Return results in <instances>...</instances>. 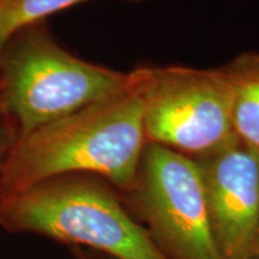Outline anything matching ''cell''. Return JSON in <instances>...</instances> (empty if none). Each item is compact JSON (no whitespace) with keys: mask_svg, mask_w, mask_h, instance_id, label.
I'll use <instances>...</instances> for the list:
<instances>
[{"mask_svg":"<svg viewBox=\"0 0 259 259\" xmlns=\"http://www.w3.org/2000/svg\"><path fill=\"white\" fill-rule=\"evenodd\" d=\"M42 126L16 142L0 167V196L54 178L89 173L132 191L145 147L141 82Z\"/></svg>","mask_w":259,"mask_h":259,"instance_id":"obj_1","label":"cell"},{"mask_svg":"<svg viewBox=\"0 0 259 259\" xmlns=\"http://www.w3.org/2000/svg\"><path fill=\"white\" fill-rule=\"evenodd\" d=\"M0 52V106L18 124V138L132 89L142 69L119 72L63 50L37 23Z\"/></svg>","mask_w":259,"mask_h":259,"instance_id":"obj_2","label":"cell"},{"mask_svg":"<svg viewBox=\"0 0 259 259\" xmlns=\"http://www.w3.org/2000/svg\"><path fill=\"white\" fill-rule=\"evenodd\" d=\"M0 227L90 248L112 259H169L111 190L76 174L0 196Z\"/></svg>","mask_w":259,"mask_h":259,"instance_id":"obj_3","label":"cell"},{"mask_svg":"<svg viewBox=\"0 0 259 259\" xmlns=\"http://www.w3.org/2000/svg\"><path fill=\"white\" fill-rule=\"evenodd\" d=\"M145 138L186 156L203 158L233 142V82L227 66L143 69Z\"/></svg>","mask_w":259,"mask_h":259,"instance_id":"obj_4","label":"cell"},{"mask_svg":"<svg viewBox=\"0 0 259 259\" xmlns=\"http://www.w3.org/2000/svg\"><path fill=\"white\" fill-rule=\"evenodd\" d=\"M155 244L169 259H223L210 225L199 162L148 142L132 190Z\"/></svg>","mask_w":259,"mask_h":259,"instance_id":"obj_5","label":"cell"},{"mask_svg":"<svg viewBox=\"0 0 259 259\" xmlns=\"http://www.w3.org/2000/svg\"><path fill=\"white\" fill-rule=\"evenodd\" d=\"M210 225L223 259H250L259 242V161L239 139L199 158Z\"/></svg>","mask_w":259,"mask_h":259,"instance_id":"obj_6","label":"cell"},{"mask_svg":"<svg viewBox=\"0 0 259 259\" xmlns=\"http://www.w3.org/2000/svg\"><path fill=\"white\" fill-rule=\"evenodd\" d=\"M233 82V128L236 138L259 156V52L227 65Z\"/></svg>","mask_w":259,"mask_h":259,"instance_id":"obj_7","label":"cell"},{"mask_svg":"<svg viewBox=\"0 0 259 259\" xmlns=\"http://www.w3.org/2000/svg\"><path fill=\"white\" fill-rule=\"evenodd\" d=\"M83 0H0V52L22 29Z\"/></svg>","mask_w":259,"mask_h":259,"instance_id":"obj_8","label":"cell"},{"mask_svg":"<svg viewBox=\"0 0 259 259\" xmlns=\"http://www.w3.org/2000/svg\"><path fill=\"white\" fill-rule=\"evenodd\" d=\"M71 252H72V255L74 259H99L96 255H94L92 252L85 250V248L73 247Z\"/></svg>","mask_w":259,"mask_h":259,"instance_id":"obj_9","label":"cell"},{"mask_svg":"<svg viewBox=\"0 0 259 259\" xmlns=\"http://www.w3.org/2000/svg\"><path fill=\"white\" fill-rule=\"evenodd\" d=\"M250 259H259V242L257 244V246H255L253 253H252Z\"/></svg>","mask_w":259,"mask_h":259,"instance_id":"obj_10","label":"cell"},{"mask_svg":"<svg viewBox=\"0 0 259 259\" xmlns=\"http://www.w3.org/2000/svg\"><path fill=\"white\" fill-rule=\"evenodd\" d=\"M4 160V156H0V167H2V162Z\"/></svg>","mask_w":259,"mask_h":259,"instance_id":"obj_11","label":"cell"},{"mask_svg":"<svg viewBox=\"0 0 259 259\" xmlns=\"http://www.w3.org/2000/svg\"><path fill=\"white\" fill-rule=\"evenodd\" d=\"M258 161H259V156H258Z\"/></svg>","mask_w":259,"mask_h":259,"instance_id":"obj_12","label":"cell"}]
</instances>
